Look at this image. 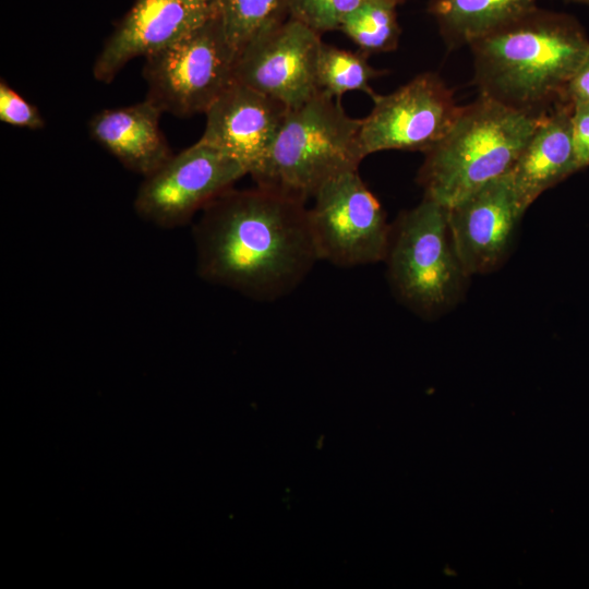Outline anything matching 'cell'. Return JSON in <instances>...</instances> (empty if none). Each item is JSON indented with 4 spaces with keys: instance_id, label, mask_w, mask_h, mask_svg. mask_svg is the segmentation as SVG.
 Listing matches in <instances>:
<instances>
[{
    "instance_id": "cell-1",
    "label": "cell",
    "mask_w": 589,
    "mask_h": 589,
    "mask_svg": "<svg viewBox=\"0 0 589 589\" xmlns=\"http://www.w3.org/2000/svg\"><path fill=\"white\" fill-rule=\"evenodd\" d=\"M193 240L201 278L261 301L291 292L320 261L305 203L257 185L212 201Z\"/></svg>"
},
{
    "instance_id": "cell-2",
    "label": "cell",
    "mask_w": 589,
    "mask_h": 589,
    "mask_svg": "<svg viewBox=\"0 0 589 589\" xmlns=\"http://www.w3.org/2000/svg\"><path fill=\"white\" fill-rule=\"evenodd\" d=\"M469 47L481 96L541 115L563 101L589 38L575 17L537 7Z\"/></svg>"
},
{
    "instance_id": "cell-3",
    "label": "cell",
    "mask_w": 589,
    "mask_h": 589,
    "mask_svg": "<svg viewBox=\"0 0 589 589\" xmlns=\"http://www.w3.org/2000/svg\"><path fill=\"white\" fill-rule=\"evenodd\" d=\"M546 112H525L481 95L461 107L448 133L425 153L418 173L424 196L449 208L507 175Z\"/></svg>"
},
{
    "instance_id": "cell-4",
    "label": "cell",
    "mask_w": 589,
    "mask_h": 589,
    "mask_svg": "<svg viewBox=\"0 0 589 589\" xmlns=\"http://www.w3.org/2000/svg\"><path fill=\"white\" fill-rule=\"evenodd\" d=\"M338 99L320 91L288 109L268 154L251 175L257 187L305 203L333 178L358 170L365 157L361 119L348 116Z\"/></svg>"
},
{
    "instance_id": "cell-5",
    "label": "cell",
    "mask_w": 589,
    "mask_h": 589,
    "mask_svg": "<svg viewBox=\"0 0 589 589\" xmlns=\"http://www.w3.org/2000/svg\"><path fill=\"white\" fill-rule=\"evenodd\" d=\"M385 261L394 292L422 317L452 308L469 277L452 239L447 208L426 196L392 225Z\"/></svg>"
},
{
    "instance_id": "cell-6",
    "label": "cell",
    "mask_w": 589,
    "mask_h": 589,
    "mask_svg": "<svg viewBox=\"0 0 589 589\" xmlns=\"http://www.w3.org/2000/svg\"><path fill=\"white\" fill-rule=\"evenodd\" d=\"M237 58L218 15L145 57L146 98L176 117L205 113L236 82Z\"/></svg>"
},
{
    "instance_id": "cell-7",
    "label": "cell",
    "mask_w": 589,
    "mask_h": 589,
    "mask_svg": "<svg viewBox=\"0 0 589 589\" xmlns=\"http://www.w3.org/2000/svg\"><path fill=\"white\" fill-rule=\"evenodd\" d=\"M313 200L309 221L320 261L341 267L385 261L392 225L358 170L333 178Z\"/></svg>"
},
{
    "instance_id": "cell-8",
    "label": "cell",
    "mask_w": 589,
    "mask_h": 589,
    "mask_svg": "<svg viewBox=\"0 0 589 589\" xmlns=\"http://www.w3.org/2000/svg\"><path fill=\"white\" fill-rule=\"evenodd\" d=\"M245 175L239 161L197 141L144 177L134 211L156 227H181Z\"/></svg>"
},
{
    "instance_id": "cell-9",
    "label": "cell",
    "mask_w": 589,
    "mask_h": 589,
    "mask_svg": "<svg viewBox=\"0 0 589 589\" xmlns=\"http://www.w3.org/2000/svg\"><path fill=\"white\" fill-rule=\"evenodd\" d=\"M372 100L373 108L361 119L359 134L365 157L388 149L425 154L448 133L461 110L453 91L431 72Z\"/></svg>"
},
{
    "instance_id": "cell-10",
    "label": "cell",
    "mask_w": 589,
    "mask_h": 589,
    "mask_svg": "<svg viewBox=\"0 0 589 589\" xmlns=\"http://www.w3.org/2000/svg\"><path fill=\"white\" fill-rule=\"evenodd\" d=\"M321 34L289 17L243 47L236 82L296 108L318 93L316 64Z\"/></svg>"
},
{
    "instance_id": "cell-11",
    "label": "cell",
    "mask_w": 589,
    "mask_h": 589,
    "mask_svg": "<svg viewBox=\"0 0 589 589\" xmlns=\"http://www.w3.org/2000/svg\"><path fill=\"white\" fill-rule=\"evenodd\" d=\"M220 0H135L106 40L93 76L110 83L131 60L147 57L219 15Z\"/></svg>"
},
{
    "instance_id": "cell-12",
    "label": "cell",
    "mask_w": 589,
    "mask_h": 589,
    "mask_svg": "<svg viewBox=\"0 0 589 589\" xmlns=\"http://www.w3.org/2000/svg\"><path fill=\"white\" fill-rule=\"evenodd\" d=\"M524 214L509 172L447 208L452 239L469 276L493 272L503 264Z\"/></svg>"
},
{
    "instance_id": "cell-13",
    "label": "cell",
    "mask_w": 589,
    "mask_h": 589,
    "mask_svg": "<svg viewBox=\"0 0 589 589\" xmlns=\"http://www.w3.org/2000/svg\"><path fill=\"white\" fill-rule=\"evenodd\" d=\"M283 103L235 82L205 112L199 141L239 161L252 175L256 171L288 112Z\"/></svg>"
},
{
    "instance_id": "cell-14",
    "label": "cell",
    "mask_w": 589,
    "mask_h": 589,
    "mask_svg": "<svg viewBox=\"0 0 589 589\" xmlns=\"http://www.w3.org/2000/svg\"><path fill=\"white\" fill-rule=\"evenodd\" d=\"M163 113L145 98L131 106L98 111L88 122V132L124 168L144 178L173 155L160 129Z\"/></svg>"
},
{
    "instance_id": "cell-15",
    "label": "cell",
    "mask_w": 589,
    "mask_h": 589,
    "mask_svg": "<svg viewBox=\"0 0 589 589\" xmlns=\"http://www.w3.org/2000/svg\"><path fill=\"white\" fill-rule=\"evenodd\" d=\"M573 105H554L537 127L509 171L524 213L548 189L578 170L573 142Z\"/></svg>"
},
{
    "instance_id": "cell-16",
    "label": "cell",
    "mask_w": 589,
    "mask_h": 589,
    "mask_svg": "<svg viewBox=\"0 0 589 589\" xmlns=\"http://www.w3.org/2000/svg\"><path fill=\"white\" fill-rule=\"evenodd\" d=\"M538 0H429V12L452 47L468 45L510 24Z\"/></svg>"
},
{
    "instance_id": "cell-17",
    "label": "cell",
    "mask_w": 589,
    "mask_h": 589,
    "mask_svg": "<svg viewBox=\"0 0 589 589\" xmlns=\"http://www.w3.org/2000/svg\"><path fill=\"white\" fill-rule=\"evenodd\" d=\"M398 4V0H362L345 16L339 31L365 55L393 51L401 34Z\"/></svg>"
},
{
    "instance_id": "cell-18",
    "label": "cell",
    "mask_w": 589,
    "mask_h": 589,
    "mask_svg": "<svg viewBox=\"0 0 589 589\" xmlns=\"http://www.w3.org/2000/svg\"><path fill=\"white\" fill-rule=\"evenodd\" d=\"M219 17L228 41L239 53L289 19V0H220Z\"/></svg>"
},
{
    "instance_id": "cell-19",
    "label": "cell",
    "mask_w": 589,
    "mask_h": 589,
    "mask_svg": "<svg viewBox=\"0 0 589 589\" xmlns=\"http://www.w3.org/2000/svg\"><path fill=\"white\" fill-rule=\"evenodd\" d=\"M380 75L382 72L371 67L362 51L352 52L322 44L316 64L318 91L334 98L360 91L374 98L377 94L370 82Z\"/></svg>"
},
{
    "instance_id": "cell-20",
    "label": "cell",
    "mask_w": 589,
    "mask_h": 589,
    "mask_svg": "<svg viewBox=\"0 0 589 589\" xmlns=\"http://www.w3.org/2000/svg\"><path fill=\"white\" fill-rule=\"evenodd\" d=\"M362 0H289V17L315 32L339 31L345 16Z\"/></svg>"
},
{
    "instance_id": "cell-21",
    "label": "cell",
    "mask_w": 589,
    "mask_h": 589,
    "mask_svg": "<svg viewBox=\"0 0 589 589\" xmlns=\"http://www.w3.org/2000/svg\"><path fill=\"white\" fill-rule=\"evenodd\" d=\"M0 120L12 127L29 130H39L45 127V120L38 108L3 80L0 82Z\"/></svg>"
},
{
    "instance_id": "cell-22",
    "label": "cell",
    "mask_w": 589,
    "mask_h": 589,
    "mask_svg": "<svg viewBox=\"0 0 589 589\" xmlns=\"http://www.w3.org/2000/svg\"><path fill=\"white\" fill-rule=\"evenodd\" d=\"M572 105L573 142L579 170L589 166V100Z\"/></svg>"
},
{
    "instance_id": "cell-23",
    "label": "cell",
    "mask_w": 589,
    "mask_h": 589,
    "mask_svg": "<svg viewBox=\"0 0 589 589\" xmlns=\"http://www.w3.org/2000/svg\"><path fill=\"white\" fill-rule=\"evenodd\" d=\"M589 100V50L569 81L563 101L574 104Z\"/></svg>"
},
{
    "instance_id": "cell-24",
    "label": "cell",
    "mask_w": 589,
    "mask_h": 589,
    "mask_svg": "<svg viewBox=\"0 0 589 589\" xmlns=\"http://www.w3.org/2000/svg\"><path fill=\"white\" fill-rule=\"evenodd\" d=\"M573 1H578V2H582V3L589 4V0H573Z\"/></svg>"
},
{
    "instance_id": "cell-25",
    "label": "cell",
    "mask_w": 589,
    "mask_h": 589,
    "mask_svg": "<svg viewBox=\"0 0 589 589\" xmlns=\"http://www.w3.org/2000/svg\"><path fill=\"white\" fill-rule=\"evenodd\" d=\"M400 3H402L405 0H398Z\"/></svg>"
}]
</instances>
